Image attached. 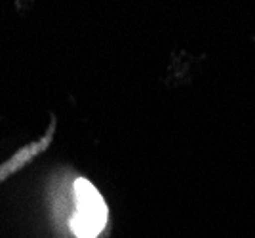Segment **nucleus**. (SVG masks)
<instances>
[{
  "instance_id": "nucleus-1",
  "label": "nucleus",
  "mask_w": 255,
  "mask_h": 238,
  "mask_svg": "<svg viewBox=\"0 0 255 238\" xmlns=\"http://www.w3.org/2000/svg\"><path fill=\"white\" fill-rule=\"evenodd\" d=\"M75 214L71 217V229L76 238H97L107 225L109 210L94 185L78 177L73 185Z\"/></svg>"
}]
</instances>
